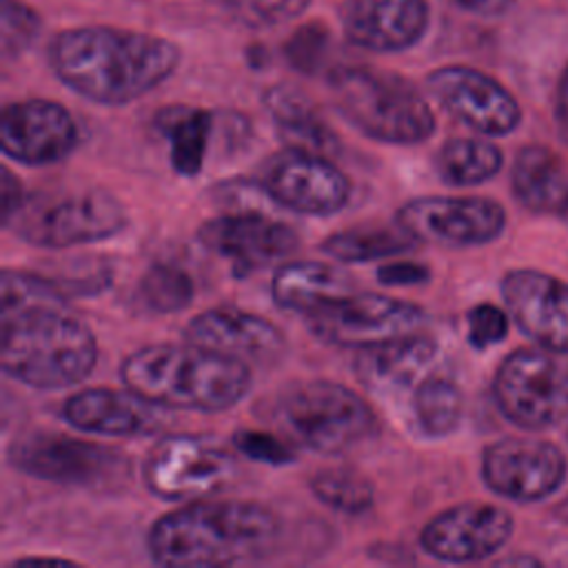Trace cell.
Returning <instances> with one entry per match:
<instances>
[{
  "instance_id": "cell-9",
  "label": "cell",
  "mask_w": 568,
  "mask_h": 568,
  "mask_svg": "<svg viewBox=\"0 0 568 568\" xmlns=\"http://www.w3.org/2000/svg\"><path fill=\"white\" fill-rule=\"evenodd\" d=\"M546 348H517L495 371L493 399L524 430H544L568 415V368Z\"/></svg>"
},
{
  "instance_id": "cell-16",
  "label": "cell",
  "mask_w": 568,
  "mask_h": 568,
  "mask_svg": "<svg viewBox=\"0 0 568 568\" xmlns=\"http://www.w3.org/2000/svg\"><path fill=\"white\" fill-rule=\"evenodd\" d=\"M513 530L515 521L506 508L488 501H464L428 519L419 532V546L437 561L473 564L501 550Z\"/></svg>"
},
{
  "instance_id": "cell-6",
  "label": "cell",
  "mask_w": 568,
  "mask_h": 568,
  "mask_svg": "<svg viewBox=\"0 0 568 568\" xmlns=\"http://www.w3.org/2000/svg\"><path fill=\"white\" fill-rule=\"evenodd\" d=\"M273 419L291 442L317 455H344L379 430L373 406L331 379H302L280 388Z\"/></svg>"
},
{
  "instance_id": "cell-15",
  "label": "cell",
  "mask_w": 568,
  "mask_h": 568,
  "mask_svg": "<svg viewBox=\"0 0 568 568\" xmlns=\"http://www.w3.org/2000/svg\"><path fill=\"white\" fill-rule=\"evenodd\" d=\"M568 473L564 453L541 439L506 437L481 453V479L499 497L532 504L559 490Z\"/></svg>"
},
{
  "instance_id": "cell-39",
  "label": "cell",
  "mask_w": 568,
  "mask_h": 568,
  "mask_svg": "<svg viewBox=\"0 0 568 568\" xmlns=\"http://www.w3.org/2000/svg\"><path fill=\"white\" fill-rule=\"evenodd\" d=\"M2 178H0V217H2V226L9 229L11 222L16 220V215L24 209L29 195L24 193L20 180L16 178V173L9 166H2Z\"/></svg>"
},
{
  "instance_id": "cell-37",
  "label": "cell",
  "mask_w": 568,
  "mask_h": 568,
  "mask_svg": "<svg viewBox=\"0 0 568 568\" xmlns=\"http://www.w3.org/2000/svg\"><path fill=\"white\" fill-rule=\"evenodd\" d=\"M466 324H468V342L475 348L495 346L508 333V315L499 306L488 302L475 304L466 315Z\"/></svg>"
},
{
  "instance_id": "cell-1",
  "label": "cell",
  "mask_w": 568,
  "mask_h": 568,
  "mask_svg": "<svg viewBox=\"0 0 568 568\" xmlns=\"http://www.w3.org/2000/svg\"><path fill=\"white\" fill-rule=\"evenodd\" d=\"M53 75L75 95L122 106L151 93L180 67V47L162 36L87 24L58 31L47 49Z\"/></svg>"
},
{
  "instance_id": "cell-44",
  "label": "cell",
  "mask_w": 568,
  "mask_h": 568,
  "mask_svg": "<svg viewBox=\"0 0 568 568\" xmlns=\"http://www.w3.org/2000/svg\"><path fill=\"white\" fill-rule=\"evenodd\" d=\"M559 215L566 220V224H568V200H566V204L561 206V211H559Z\"/></svg>"
},
{
  "instance_id": "cell-21",
  "label": "cell",
  "mask_w": 568,
  "mask_h": 568,
  "mask_svg": "<svg viewBox=\"0 0 568 568\" xmlns=\"http://www.w3.org/2000/svg\"><path fill=\"white\" fill-rule=\"evenodd\" d=\"M162 406L144 399L135 390L115 388H84L71 393L60 408L62 419L91 435L102 437H144L164 426L158 410Z\"/></svg>"
},
{
  "instance_id": "cell-10",
  "label": "cell",
  "mask_w": 568,
  "mask_h": 568,
  "mask_svg": "<svg viewBox=\"0 0 568 568\" xmlns=\"http://www.w3.org/2000/svg\"><path fill=\"white\" fill-rule=\"evenodd\" d=\"M426 322L422 306L373 291H351L306 315V326L317 339L342 348H366L419 333Z\"/></svg>"
},
{
  "instance_id": "cell-23",
  "label": "cell",
  "mask_w": 568,
  "mask_h": 568,
  "mask_svg": "<svg viewBox=\"0 0 568 568\" xmlns=\"http://www.w3.org/2000/svg\"><path fill=\"white\" fill-rule=\"evenodd\" d=\"M437 353L439 344L419 331L357 348L353 371L368 390L388 395L417 384L437 359Z\"/></svg>"
},
{
  "instance_id": "cell-25",
  "label": "cell",
  "mask_w": 568,
  "mask_h": 568,
  "mask_svg": "<svg viewBox=\"0 0 568 568\" xmlns=\"http://www.w3.org/2000/svg\"><path fill=\"white\" fill-rule=\"evenodd\" d=\"M277 133L288 146L315 151L322 155L337 153L339 138L322 118L317 106L291 84H273L262 95Z\"/></svg>"
},
{
  "instance_id": "cell-33",
  "label": "cell",
  "mask_w": 568,
  "mask_h": 568,
  "mask_svg": "<svg viewBox=\"0 0 568 568\" xmlns=\"http://www.w3.org/2000/svg\"><path fill=\"white\" fill-rule=\"evenodd\" d=\"M42 29L38 11L24 0L0 2V49L4 60H13L31 49Z\"/></svg>"
},
{
  "instance_id": "cell-17",
  "label": "cell",
  "mask_w": 568,
  "mask_h": 568,
  "mask_svg": "<svg viewBox=\"0 0 568 568\" xmlns=\"http://www.w3.org/2000/svg\"><path fill=\"white\" fill-rule=\"evenodd\" d=\"M78 124L67 106L47 98L9 102L0 115V149L27 166L58 164L78 146Z\"/></svg>"
},
{
  "instance_id": "cell-12",
  "label": "cell",
  "mask_w": 568,
  "mask_h": 568,
  "mask_svg": "<svg viewBox=\"0 0 568 568\" xmlns=\"http://www.w3.org/2000/svg\"><path fill=\"white\" fill-rule=\"evenodd\" d=\"M7 459L29 477L69 486L106 484L126 462L115 448L51 430L16 437L7 448Z\"/></svg>"
},
{
  "instance_id": "cell-4",
  "label": "cell",
  "mask_w": 568,
  "mask_h": 568,
  "mask_svg": "<svg viewBox=\"0 0 568 568\" xmlns=\"http://www.w3.org/2000/svg\"><path fill=\"white\" fill-rule=\"evenodd\" d=\"M98 364L93 331L67 302H42L0 313V366L7 377L36 390L84 382Z\"/></svg>"
},
{
  "instance_id": "cell-34",
  "label": "cell",
  "mask_w": 568,
  "mask_h": 568,
  "mask_svg": "<svg viewBox=\"0 0 568 568\" xmlns=\"http://www.w3.org/2000/svg\"><path fill=\"white\" fill-rule=\"evenodd\" d=\"M331 49L328 31L322 24H306L297 29L284 44V55L300 73H315L324 64Z\"/></svg>"
},
{
  "instance_id": "cell-32",
  "label": "cell",
  "mask_w": 568,
  "mask_h": 568,
  "mask_svg": "<svg viewBox=\"0 0 568 568\" xmlns=\"http://www.w3.org/2000/svg\"><path fill=\"white\" fill-rule=\"evenodd\" d=\"M138 297L151 313L169 315L184 311L193 302L195 284L184 268L160 262L142 273L138 282Z\"/></svg>"
},
{
  "instance_id": "cell-45",
  "label": "cell",
  "mask_w": 568,
  "mask_h": 568,
  "mask_svg": "<svg viewBox=\"0 0 568 568\" xmlns=\"http://www.w3.org/2000/svg\"><path fill=\"white\" fill-rule=\"evenodd\" d=\"M559 515H561L564 519H568V499H566V504L559 508Z\"/></svg>"
},
{
  "instance_id": "cell-31",
  "label": "cell",
  "mask_w": 568,
  "mask_h": 568,
  "mask_svg": "<svg viewBox=\"0 0 568 568\" xmlns=\"http://www.w3.org/2000/svg\"><path fill=\"white\" fill-rule=\"evenodd\" d=\"M308 488L317 501L348 517L364 515L375 506V486L348 466H328L313 473Z\"/></svg>"
},
{
  "instance_id": "cell-28",
  "label": "cell",
  "mask_w": 568,
  "mask_h": 568,
  "mask_svg": "<svg viewBox=\"0 0 568 568\" xmlns=\"http://www.w3.org/2000/svg\"><path fill=\"white\" fill-rule=\"evenodd\" d=\"M417 240L397 222L390 224H359L331 233L322 240L320 251L339 264H364L384 257H395L410 251Z\"/></svg>"
},
{
  "instance_id": "cell-29",
  "label": "cell",
  "mask_w": 568,
  "mask_h": 568,
  "mask_svg": "<svg viewBox=\"0 0 568 568\" xmlns=\"http://www.w3.org/2000/svg\"><path fill=\"white\" fill-rule=\"evenodd\" d=\"M497 144L477 138H453L435 153V171L448 186H477L501 171Z\"/></svg>"
},
{
  "instance_id": "cell-41",
  "label": "cell",
  "mask_w": 568,
  "mask_h": 568,
  "mask_svg": "<svg viewBox=\"0 0 568 568\" xmlns=\"http://www.w3.org/2000/svg\"><path fill=\"white\" fill-rule=\"evenodd\" d=\"M555 120H557V131L568 144V67L564 69L559 84H557V100H555Z\"/></svg>"
},
{
  "instance_id": "cell-19",
  "label": "cell",
  "mask_w": 568,
  "mask_h": 568,
  "mask_svg": "<svg viewBox=\"0 0 568 568\" xmlns=\"http://www.w3.org/2000/svg\"><path fill=\"white\" fill-rule=\"evenodd\" d=\"M501 297L510 320L535 344L568 355V284L535 268L508 271Z\"/></svg>"
},
{
  "instance_id": "cell-43",
  "label": "cell",
  "mask_w": 568,
  "mask_h": 568,
  "mask_svg": "<svg viewBox=\"0 0 568 568\" xmlns=\"http://www.w3.org/2000/svg\"><path fill=\"white\" fill-rule=\"evenodd\" d=\"M501 564H537V559H530V557H513V559H504Z\"/></svg>"
},
{
  "instance_id": "cell-18",
  "label": "cell",
  "mask_w": 568,
  "mask_h": 568,
  "mask_svg": "<svg viewBox=\"0 0 568 568\" xmlns=\"http://www.w3.org/2000/svg\"><path fill=\"white\" fill-rule=\"evenodd\" d=\"M197 242L229 260L235 275H248L291 255L300 237L293 226L262 213H224L197 229Z\"/></svg>"
},
{
  "instance_id": "cell-11",
  "label": "cell",
  "mask_w": 568,
  "mask_h": 568,
  "mask_svg": "<svg viewBox=\"0 0 568 568\" xmlns=\"http://www.w3.org/2000/svg\"><path fill=\"white\" fill-rule=\"evenodd\" d=\"M257 186L280 206L308 215L331 217L351 202V180L326 155L286 146L268 155L257 171Z\"/></svg>"
},
{
  "instance_id": "cell-24",
  "label": "cell",
  "mask_w": 568,
  "mask_h": 568,
  "mask_svg": "<svg viewBox=\"0 0 568 568\" xmlns=\"http://www.w3.org/2000/svg\"><path fill=\"white\" fill-rule=\"evenodd\" d=\"M353 291V277L335 266L317 260L286 262L271 277V297L277 308L295 313H313Z\"/></svg>"
},
{
  "instance_id": "cell-3",
  "label": "cell",
  "mask_w": 568,
  "mask_h": 568,
  "mask_svg": "<svg viewBox=\"0 0 568 568\" xmlns=\"http://www.w3.org/2000/svg\"><path fill=\"white\" fill-rule=\"evenodd\" d=\"M126 388L162 408L224 413L237 406L253 386L244 359L193 342L149 344L120 364Z\"/></svg>"
},
{
  "instance_id": "cell-30",
  "label": "cell",
  "mask_w": 568,
  "mask_h": 568,
  "mask_svg": "<svg viewBox=\"0 0 568 568\" xmlns=\"http://www.w3.org/2000/svg\"><path fill=\"white\" fill-rule=\"evenodd\" d=\"M410 410L417 428L433 439L457 430L464 415L462 388L444 375L424 377L410 399Z\"/></svg>"
},
{
  "instance_id": "cell-38",
  "label": "cell",
  "mask_w": 568,
  "mask_h": 568,
  "mask_svg": "<svg viewBox=\"0 0 568 568\" xmlns=\"http://www.w3.org/2000/svg\"><path fill=\"white\" fill-rule=\"evenodd\" d=\"M375 277L384 286H419L430 280V271L426 264L419 262L395 260L377 266Z\"/></svg>"
},
{
  "instance_id": "cell-14",
  "label": "cell",
  "mask_w": 568,
  "mask_h": 568,
  "mask_svg": "<svg viewBox=\"0 0 568 568\" xmlns=\"http://www.w3.org/2000/svg\"><path fill=\"white\" fill-rule=\"evenodd\" d=\"M426 87L444 111L481 135L501 138L513 133L521 122V109L515 95L493 75L475 67H437L426 75Z\"/></svg>"
},
{
  "instance_id": "cell-8",
  "label": "cell",
  "mask_w": 568,
  "mask_h": 568,
  "mask_svg": "<svg viewBox=\"0 0 568 568\" xmlns=\"http://www.w3.org/2000/svg\"><path fill=\"white\" fill-rule=\"evenodd\" d=\"M237 459L222 444L191 433L164 435L142 462V481L160 499L211 497L237 477Z\"/></svg>"
},
{
  "instance_id": "cell-20",
  "label": "cell",
  "mask_w": 568,
  "mask_h": 568,
  "mask_svg": "<svg viewBox=\"0 0 568 568\" xmlns=\"http://www.w3.org/2000/svg\"><path fill=\"white\" fill-rule=\"evenodd\" d=\"M426 0H344L339 24L344 38L371 53L413 49L428 31Z\"/></svg>"
},
{
  "instance_id": "cell-7",
  "label": "cell",
  "mask_w": 568,
  "mask_h": 568,
  "mask_svg": "<svg viewBox=\"0 0 568 568\" xmlns=\"http://www.w3.org/2000/svg\"><path fill=\"white\" fill-rule=\"evenodd\" d=\"M126 224L124 204L102 189L73 191L40 202L27 200L24 209L11 222L24 242L42 248L104 242L122 233Z\"/></svg>"
},
{
  "instance_id": "cell-22",
  "label": "cell",
  "mask_w": 568,
  "mask_h": 568,
  "mask_svg": "<svg viewBox=\"0 0 568 568\" xmlns=\"http://www.w3.org/2000/svg\"><path fill=\"white\" fill-rule=\"evenodd\" d=\"M184 339L240 359L251 357L260 362L277 357L286 346V337L277 324L264 315L233 306L197 313L184 326Z\"/></svg>"
},
{
  "instance_id": "cell-13",
  "label": "cell",
  "mask_w": 568,
  "mask_h": 568,
  "mask_svg": "<svg viewBox=\"0 0 568 568\" xmlns=\"http://www.w3.org/2000/svg\"><path fill=\"white\" fill-rule=\"evenodd\" d=\"M395 222L417 242L444 248H470L501 235L506 211L490 197L426 195L404 202Z\"/></svg>"
},
{
  "instance_id": "cell-2",
  "label": "cell",
  "mask_w": 568,
  "mask_h": 568,
  "mask_svg": "<svg viewBox=\"0 0 568 568\" xmlns=\"http://www.w3.org/2000/svg\"><path fill=\"white\" fill-rule=\"evenodd\" d=\"M280 532V517L260 501L204 497L158 517L146 552L158 566H235L266 557Z\"/></svg>"
},
{
  "instance_id": "cell-42",
  "label": "cell",
  "mask_w": 568,
  "mask_h": 568,
  "mask_svg": "<svg viewBox=\"0 0 568 568\" xmlns=\"http://www.w3.org/2000/svg\"><path fill=\"white\" fill-rule=\"evenodd\" d=\"M42 564H47V566H78V561H73V559H67V557H51V555H47V557H20V559H16V561H11V566H42Z\"/></svg>"
},
{
  "instance_id": "cell-27",
  "label": "cell",
  "mask_w": 568,
  "mask_h": 568,
  "mask_svg": "<svg viewBox=\"0 0 568 568\" xmlns=\"http://www.w3.org/2000/svg\"><path fill=\"white\" fill-rule=\"evenodd\" d=\"M155 126L169 140L173 171L182 178H195L206 158L213 113L195 106H166L158 113Z\"/></svg>"
},
{
  "instance_id": "cell-36",
  "label": "cell",
  "mask_w": 568,
  "mask_h": 568,
  "mask_svg": "<svg viewBox=\"0 0 568 568\" xmlns=\"http://www.w3.org/2000/svg\"><path fill=\"white\" fill-rule=\"evenodd\" d=\"M313 0H231V7L246 24H280L297 18Z\"/></svg>"
},
{
  "instance_id": "cell-35",
  "label": "cell",
  "mask_w": 568,
  "mask_h": 568,
  "mask_svg": "<svg viewBox=\"0 0 568 568\" xmlns=\"http://www.w3.org/2000/svg\"><path fill=\"white\" fill-rule=\"evenodd\" d=\"M233 448L257 464L286 466L295 462V450L286 442L277 439L266 430H251V428L237 430L233 435Z\"/></svg>"
},
{
  "instance_id": "cell-26",
  "label": "cell",
  "mask_w": 568,
  "mask_h": 568,
  "mask_svg": "<svg viewBox=\"0 0 568 568\" xmlns=\"http://www.w3.org/2000/svg\"><path fill=\"white\" fill-rule=\"evenodd\" d=\"M510 186L521 206L535 213H559L568 200V171L548 146L530 144L515 155Z\"/></svg>"
},
{
  "instance_id": "cell-40",
  "label": "cell",
  "mask_w": 568,
  "mask_h": 568,
  "mask_svg": "<svg viewBox=\"0 0 568 568\" xmlns=\"http://www.w3.org/2000/svg\"><path fill=\"white\" fill-rule=\"evenodd\" d=\"M448 2L466 13H475V16H484V18L501 16L517 4V0H448Z\"/></svg>"
},
{
  "instance_id": "cell-5",
  "label": "cell",
  "mask_w": 568,
  "mask_h": 568,
  "mask_svg": "<svg viewBox=\"0 0 568 568\" xmlns=\"http://www.w3.org/2000/svg\"><path fill=\"white\" fill-rule=\"evenodd\" d=\"M337 113L362 135L395 146L426 142L437 120L422 91L404 75L375 67H337L328 75Z\"/></svg>"
}]
</instances>
